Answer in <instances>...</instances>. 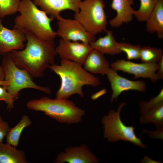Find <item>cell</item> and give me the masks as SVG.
Wrapping results in <instances>:
<instances>
[{
    "mask_svg": "<svg viewBox=\"0 0 163 163\" xmlns=\"http://www.w3.org/2000/svg\"><path fill=\"white\" fill-rule=\"evenodd\" d=\"M27 43L21 50L9 53L14 64L33 77H42L45 70L54 63L57 55L54 40L46 41L25 34Z\"/></svg>",
    "mask_w": 163,
    "mask_h": 163,
    "instance_id": "obj_1",
    "label": "cell"
},
{
    "mask_svg": "<svg viewBox=\"0 0 163 163\" xmlns=\"http://www.w3.org/2000/svg\"><path fill=\"white\" fill-rule=\"evenodd\" d=\"M60 63L59 65L54 64L49 67L61 79L56 98L67 99L75 94L82 97L84 96L82 89L83 86L96 87L100 84L99 79L85 70L80 64L65 59H61Z\"/></svg>",
    "mask_w": 163,
    "mask_h": 163,
    "instance_id": "obj_2",
    "label": "cell"
},
{
    "mask_svg": "<svg viewBox=\"0 0 163 163\" xmlns=\"http://www.w3.org/2000/svg\"><path fill=\"white\" fill-rule=\"evenodd\" d=\"M18 11L20 14L15 18L14 28L40 39L54 40L57 36L51 25L54 19L32 0H21Z\"/></svg>",
    "mask_w": 163,
    "mask_h": 163,
    "instance_id": "obj_3",
    "label": "cell"
},
{
    "mask_svg": "<svg viewBox=\"0 0 163 163\" xmlns=\"http://www.w3.org/2000/svg\"><path fill=\"white\" fill-rule=\"evenodd\" d=\"M26 106L30 110L43 112L45 115L60 123H79L85 114L84 110L67 99L44 97L31 100Z\"/></svg>",
    "mask_w": 163,
    "mask_h": 163,
    "instance_id": "obj_4",
    "label": "cell"
},
{
    "mask_svg": "<svg viewBox=\"0 0 163 163\" xmlns=\"http://www.w3.org/2000/svg\"><path fill=\"white\" fill-rule=\"evenodd\" d=\"M1 66L4 80L9 82L8 85L4 88L14 101L19 97L20 91L25 88H33L48 94L51 93V90L49 87L37 85L33 81L31 76L27 71L16 66L9 53L3 55Z\"/></svg>",
    "mask_w": 163,
    "mask_h": 163,
    "instance_id": "obj_5",
    "label": "cell"
},
{
    "mask_svg": "<svg viewBox=\"0 0 163 163\" xmlns=\"http://www.w3.org/2000/svg\"><path fill=\"white\" fill-rule=\"evenodd\" d=\"M105 6L103 0L82 1L78 11L75 13L74 19L92 35L106 32L107 22Z\"/></svg>",
    "mask_w": 163,
    "mask_h": 163,
    "instance_id": "obj_6",
    "label": "cell"
},
{
    "mask_svg": "<svg viewBox=\"0 0 163 163\" xmlns=\"http://www.w3.org/2000/svg\"><path fill=\"white\" fill-rule=\"evenodd\" d=\"M126 103L122 102L119 105L117 111L110 110L107 115L104 116L101 119L103 124L104 138H107L110 142L120 140L129 141L135 145L145 148L146 146L143 144L140 138L136 135L132 126L125 125L120 117V112Z\"/></svg>",
    "mask_w": 163,
    "mask_h": 163,
    "instance_id": "obj_7",
    "label": "cell"
},
{
    "mask_svg": "<svg viewBox=\"0 0 163 163\" xmlns=\"http://www.w3.org/2000/svg\"><path fill=\"white\" fill-rule=\"evenodd\" d=\"M56 19L58 28L56 32L61 39L88 44L96 39L95 36L87 31L77 20L65 18L60 15Z\"/></svg>",
    "mask_w": 163,
    "mask_h": 163,
    "instance_id": "obj_8",
    "label": "cell"
},
{
    "mask_svg": "<svg viewBox=\"0 0 163 163\" xmlns=\"http://www.w3.org/2000/svg\"><path fill=\"white\" fill-rule=\"evenodd\" d=\"M110 66L112 68L116 71H121L133 75L135 78H148L153 82L159 80L155 73L159 67L158 63H139L120 59L112 63Z\"/></svg>",
    "mask_w": 163,
    "mask_h": 163,
    "instance_id": "obj_9",
    "label": "cell"
},
{
    "mask_svg": "<svg viewBox=\"0 0 163 163\" xmlns=\"http://www.w3.org/2000/svg\"><path fill=\"white\" fill-rule=\"evenodd\" d=\"M90 44L60 39L56 50L61 59L69 60L83 66L90 51Z\"/></svg>",
    "mask_w": 163,
    "mask_h": 163,
    "instance_id": "obj_10",
    "label": "cell"
},
{
    "mask_svg": "<svg viewBox=\"0 0 163 163\" xmlns=\"http://www.w3.org/2000/svg\"><path fill=\"white\" fill-rule=\"evenodd\" d=\"M26 36L21 30L4 27L0 19V54L4 55L13 50H21L25 46Z\"/></svg>",
    "mask_w": 163,
    "mask_h": 163,
    "instance_id": "obj_11",
    "label": "cell"
},
{
    "mask_svg": "<svg viewBox=\"0 0 163 163\" xmlns=\"http://www.w3.org/2000/svg\"><path fill=\"white\" fill-rule=\"evenodd\" d=\"M117 71L110 67L106 74L112 91V101L116 100L120 94L124 91L135 90L145 91L146 85L144 81L129 80L120 75Z\"/></svg>",
    "mask_w": 163,
    "mask_h": 163,
    "instance_id": "obj_12",
    "label": "cell"
},
{
    "mask_svg": "<svg viewBox=\"0 0 163 163\" xmlns=\"http://www.w3.org/2000/svg\"><path fill=\"white\" fill-rule=\"evenodd\" d=\"M99 160L91 152L87 145L71 146L66 148L64 152L57 155L54 162L63 163H96Z\"/></svg>",
    "mask_w": 163,
    "mask_h": 163,
    "instance_id": "obj_13",
    "label": "cell"
},
{
    "mask_svg": "<svg viewBox=\"0 0 163 163\" xmlns=\"http://www.w3.org/2000/svg\"><path fill=\"white\" fill-rule=\"evenodd\" d=\"M34 3L53 18H56L61 13L66 10L78 11L82 0H33Z\"/></svg>",
    "mask_w": 163,
    "mask_h": 163,
    "instance_id": "obj_14",
    "label": "cell"
},
{
    "mask_svg": "<svg viewBox=\"0 0 163 163\" xmlns=\"http://www.w3.org/2000/svg\"><path fill=\"white\" fill-rule=\"evenodd\" d=\"M133 3V0H112L111 7L116 11L117 14L109 21L110 25L117 27L131 21L135 11L132 7Z\"/></svg>",
    "mask_w": 163,
    "mask_h": 163,
    "instance_id": "obj_15",
    "label": "cell"
},
{
    "mask_svg": "<svg viewBox=\"0 0 163 163\" xmlns=\"http://www.w3.org/2000/svg\"><path fill=\"white\" fill-rule=\"evenodd\" d=\"M83 66L89 72L103 75H106L110 68L104 54L93 49L88 54Z\"/></svg>",
    "mask_w": 163,
    "mask_h": 163,
    "instance_id": "obj_16",
    "label": "cell"
},
{
    "mask_svg": "<svg viewBox=\"0 0 163 163\" xmlns=\"http://www.w3.org/2000/svg\"><path fill=\"white\" fill-rule=\"evenodd\" d=\"M106 35L101 37L90 44L92 49L104 54L114 55L122 52L119 47V42L116 41L112 31L107 30Z\"/></svg>",
    "mask_w": 163,
    "mask_h": 163,
    "instance_id": "obj_17",
    "label": "cell"
},
{
    "mask_svg": "<svg viewBox=\"0 0 163 163\" xmlns=\"http://www.w3.org/2000/svg\"><path fill=\"white\" fill-rule=\"evenodd\" d=\"M146 21V30L163 38V0H159Z\"/></svg>",
    "mask_w": 163,
    "mask_h": 163,
    "instance_id": "obj_18",
    "label": "cell"
},
{
    "mask_svg": "<svg viewBox=\"0 0 163 163\" xmlns=\"http://www.w3.org/2000/svg\"><path fill=\"white\" fill-rule=\"evenodd\" d=\"M25 152L0 142V163H27Z\"/></svg>",
    "mask_w": 163,
    "mask_h": 163,
    "instance_id": "obj_19",
    "label": "cell"
},
{
    "mask_svg": "<svg viewBox=\"0 0 163 163\" xmlns=\"http://www.w3.org/2000/svg\"><path fill=\"white\" fill-rule=\"evenodd\" d=\"M31 123V121L28 116L26 115L23 116L16 125L9 128L6 136V143L15 147L17 146L23 130Z\"/></svg>",
    "mask_w": 163,
    "mask_h": 163,
    "instance_id": "obj_20",
    "label": "cell"
},
{
    "mask_svg": "<svg viewBox=\"0 0 163 163\" xmlns=\"http://www.w3.org/2000/svg\"><path fill=\"white\" fill-rule=\"evenodd\" d=\"M141 115L140 120L142 124L152 123L157 129L163 127V103Z\"/></svg>",
    "mask_w": 163,
    "mask_h": 163,
    "instance_id": "obj_21",
    "label": "cell"
},
{
    "mask_svg": "<svg viewBox=\"0 0 163 163\" xmlns=\"http://www.w3.org/2000/svg\"><path fill=\"white\" fill-rule=\"evenodd\" d=\"M163 57V51L161 49L148 46L141 48L139 59L142 62L158 63Z\"/></svg>",
    "mask_w": 163,
    "mask_h": 163,
    "instance_id": "obj_22",
    "label": "cell"
},
{
    "mask_svg": "<svg viewBox=\"0 0 163 163\" xmlns=\"http://www.w3.org/2000/svg\"><path fill=\"white\" fill-rule=\"evenodd\" d=\"M159 0H140L139 9L134 11V16L140 22L145 21Z\"/></svg>",
    "mask_w": 163,
    "mask_h": 163,
    "instance_id": "obj_23",
    "label": "cell"
},
{
    "mask_svg": "<svg viewBox=\"0 0 163 163\" xmlns=\"http://www.w3.org/2000/svg\"><path fill=\"white\" fill-rule=\"evenodd\" d=\"M21 0H0V18L14 14L18 11Z\"/></svg>",
    "mask_w": 163,
    "mask_h": 163,
    "instance_id": "obj_24",
    "label": "cell"
},
{
    "mask_svg": "<svg viewBox=\"0 0 163 163\" xmlns=\"http://www.w3.org/2000/svg\"><path fill=\"white\" fill-rule=\"evenodd\" d=\"M119 47L121 52L126 54L128 60L139 59L141 48L140 45H133L127 43L119 42Z\"/></svg>",
    "mask_w": 163,
    "mask_h": 163,
    "instance_id": "obj_25",
    "label": "cell"
},
{
    "mask_svg": "<svg viewBox=\"0 0 163 163\" xmlns=\"http://www.w3.org/2000/svg\"><path fill=\"white\" fill-rule=\"evenodd\" d=\"M163 103V89L158 94L151 98L148 101H142L139 103L140 113L142 114Z\"/></svg>",
    "mask_w": 163,
    "mask_h": 163,
    "instance_id": "obj_26",
    "label": "cell"
},
{
    "mask_svg": "<svg viewBox=\"0 0 163 163\" xmlns=\"http://www.w3.org/2000/svg\"><path fill=\"white\" fill-rule=\"evenodd\" d=\"M1 101L7 104V109L10 110L14 108L15 101L14 98L4 87L0 86V101Z\"/></svg>",
    "mask_w": 163,
    "mask_h": 163,
    "instance_id": "obj_27",
    "label": "cell"
},
{
    "mask_svg": "<svg viewBox=\"0 0 163 163\" xmlns=\"http://www.w3.org/2000/svg\"><path fill=\"white\" fill-rule=\"evenodd\" d=\"M9 128L8 123L5 121L0 115V142H3Z\"/></svg>",
    "mask_w": 163,
    "mask_h": 163,
    "instance_id": "obj_28",
    "label": "cell"
},
{
    "mask_svg": "<svg viewBox=\"0 0 163 163\" xmlns=\"http://www.w3.org/2000/svg\"><path fill=\"white\" fill-rule=\"evenodd\" d=\"M158 130L155 132H152L147 130H144L148 133L150 137L154 138H160L163 139V127L157 129Z\"/></svg>",
    "mask_w": 163,
    "mask_h": 163,
    "instance_id": "obj_29",
    "label": "cell"
},
{
    "mask_svg": "<svg viewBox=\"0 0 163 163\" xmlns=\"http://www.w3.org/2000/svg\"><path fill=\"white\" fill-rule=\"evenodd\" d=\"M158 63L159 67L156 74L159 80L163 78V57L159 61Z\"/></svg>",
    "mask_w": 163,
    "mask_h": 163,
    "instance_id": "obj_30",
    "label": "cell"
},
{
    "mask_svg": "<svg viewBox=\"0 0 163 163\" xmlns=\"http://www.w3.org/2000/svg\"><path fill=\"white\" fill-rule=\"evenodd\" d=\"M106 90L105 89H103L93 94L91 96V98L93 100H95L106 94Z\"/></svg>",
    "mask_w": 163,
    "mask_h": 163,
    "instance_id": "obj_31",
    "label": "cell"
},
{
    "mask_svg": "<svg viewBox=\"0 0 163 163\" xmlns=\"http://www.w3.org/2000/svg\"><path fill=\"white\" fill-rule=\"evenodd\" d=\"M9 84V82L5 80H0V86H2L4 88L7 86Z\"/></svg>",
    "mask_w": 163,
    "mask_h": 163,
    "instance_id": "obj_32",
    "label": "cell"
},
{
    "mask_svg": "<svg viewBox=\"0 0 163 163\" xmlns=\"http://www.w3.org/2000/svg\"><path fill=\"white\" fill-rule=\"evenodd\" d=\"M0 80H4V76L3 71L1 66H0Z\"/></svg>",
    "mask_w": 163,
    "mask_h": 163,
    "instance_id": "obj_33",
    "label": "cell"
}]
</instances>
